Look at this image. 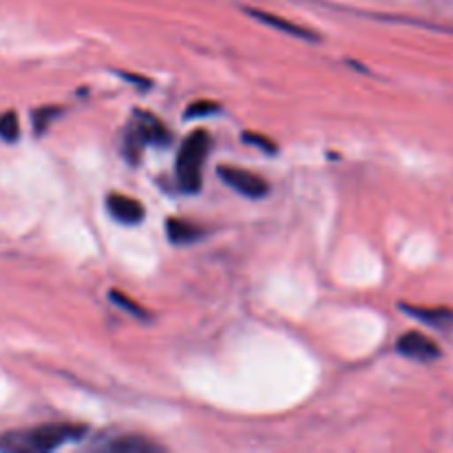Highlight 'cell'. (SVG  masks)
<instances>
[{
  "label": "cell",
  "mask_w": 453,
  "mask_h": 453,
  "mask_svg": "<svg viewBox=\"0 0 453 453\" xmlns=\"http://www.w3.org/2000/svg\"><path fill=\"white\" fill-rule=\"evenodd\" d=\"M215 111H219V104H212V102L202 100V102H197V104H193L186 109V118H199V115L215 113Z\"/></svg>",
  "instance_id": "obj_14"
},
{
  "label": "cell",
  "mask_w": 453,
  "mask_h": 453,
  "mask_svg": "<svg viewBox=\"0 0 453 453\" xmlns=\"http://www.w3.org/2000/svg\"><path fill=\"white\" fill-rule=\"evenodd\" d=\"M111 299H113L115 303L119 305V308L128 310V314H133V317H137V319H149V312H146V310L142 308V305L133 303V301L128 299V296L124 295V292H118V290H113V292H111Z\"/></svg>",
  "instance_id": "obj_13"
},
{
  "label": "cell",
  "mask_w": 453,
  "mask_h": 453,
  "mask_svg": "<svg viewBox=\"0 0 453 453\" xmlns=\"http://www.w3.org/2000/svg\"><path fill=\"white\" fill-rule=\"evenodd\" d=\"M211 137L206 131H195L186 137L177 155V181L186 193H197L202 188V166L206 159Z\"/></svg>",
  "instance_id": "obj_2"
},
{
  "label": "cell",
  "mask_w": 453,
  "mask_h": 453,
  "mask_svg": "<svg viewBox=\"0 0 453 453\" xmlns=\"http://www.w3.org/2000/svg\"><path fill=\"white\" fill-rule=\"evenodd\" d=\"M166 234L171 243H193L199 237H203V230L199 226L188 224L181 219H168L166 221Z\"/></svg>",
  "instance_id": "obj_9"
},
{
  "label": "cell",
  "mask_w": 453,
  "mask_h": 453,
  "mask_svg": "<svg viewBox=\"0 0 453 453\" xmlns=\"http://www.w3.org/2000/svg\"><path fill=\"white\" fill-rule=\"evenodd\" d=\"M106 206H109L111 215L118 221H122V224H140L146 215L142 202L122 193H111L106 197Z\"/></svg>",
  "instance_id": "obj_7"
},
{
  "label": "cell",
  "mask_w": 453,
  "mask_h": 453,
  "mask_svg": "<svg viewBox=\"0 0 453 453\" xmlns=\"http://www.w3.org/2000/svg\"><path fill=\"white\" fill-rule=\"evenodd\" d=\"M401 310L410 317L418 319L425 326L434 327V330L441 332H451L453 330V310L451 308H425V305H410L401 303Z\"/></svg>",
  "instance_id": "obj_6"
},
{
  "label": "cell",
  "mask_w": 453,
  "mask_h": 453,
  "mask_svg": "<svg viewBox=\"0 0 453 453\" xmlns=\"http://www.w3.org/2000/svg\"><path fill=\"white\" fill-rule=\"evenodd\" d=\"M111 453H157L162 451L155 442L146 441L144 436H122L109 445Z\"/></svg>",
  "instance_id": "obj_10"
},
{
  "label": "cell",
  "mask_w": 453,
  "mask_h": 453,
  "mask_svg": "<svg viewBox=\"0 0 453 453\" xmlns=\"http://www.w3.org/2000/svg\"><path fill=\"white\" fill-rule=\"evenodd\" d=\"M62 111L58 106H42V109L34 111V124H35V133H44L49 128V124L56 119V115H60Z\"/></svg>",
  "instance_id": "obj_12"
},
{
  "label": "cell",
  "mask_w": 453,
  "mask_h": 453,
  "mask_svg": "<svg viewBox=\"0 0 453 453\" xmlns=\"http://www.w3.org/2000/svg\"><path fill=\"white\" fill-rule=\"evenodd\" d=\"M18 133H20V124H18V115L13 111L0 115V137L4 142H16Z\"/></svg>",
  "instance_id": "obj_11"
},
{
  "label": "cell",
  "mask_w": 453,
  "mask_h": 453,
  "mask_svg": "<svg viewBox=\"0 0 453 453\" xmlns=\"http://www.w3.org/2000/svg\"><path fill=\"white\" fill-rule=\"evenodd\" d=\"M246 12L250 13L252 18H257L259 22H265V25H270V27H274V29L283 31V34H290V35H295V38H301V40H310V42L319 40L317 31H310V29H305V27L295 25V22L286 20V18L273 16V13L259 12V9H246Z\"/></svg>",
  "instance_id": "obj_8"
},
{
  "label": "cell",
  "mask_w": 453,
  "mask_h": 453,
  "mask_svg": "<svg viewBox=\"0 0 453 453\" xmlns=\"http://www.w3.org/2000/svg\"><path fill=\"white\" fill-rule=\"evenodd\" d=\"M217 171H219V177L230 186V188L246 195V197L259 199L268 195V188H270L268 181H265L264 177L255 175V173L243 171V168H234V166H219Z\"/></svg>",
  "instance_id": "obj_4"
},
{
  "label": "cell",
  "mask_w": 453,
  "mask_h": 453,
  "mask_svg": "<svg viewBox=\"0 0 453 453\" xmlns=\"http://www.w3.org/2000/svg\"><path fill=\"white\" fill-rule=\"evenodd\" d=\"M396 348L403 357L418 363H434L442 357L436 341L429 339L423 332H407V334H403L401 339H398Z\"/></svg>",
  "instance_id": "obj_5"
},
{
  "label": "cell",
  "mask_w": 453,
  "mask_h": 453,
  "mask_svg": "<svg viewBox=\"0 0 453 453\" xmlns=\"http://www.w3.org/2000/svg\"><path fill=\"white\" fill-rule=\"evenodd\" d=\"M87 429L82 425H71V423H51V425H40V427L27 429V432H13L4 434L0 438V449L7 451H53L58 447L66 445V442L80 441Z\"/></svg>",
  "instance_id": "obj_1"
},
{
  "label": "cell",
  "mask_w": 453,
  "mask_h": 453,
  "mask_svg": "<svg viewBox=\"0 0 453 453\" xmlns=\"http://www.w3.org/2000/svg\"><path fill=\"white\" fill-rule=\"evenodd\" d=\"M246 142H250V144H259V146H265V149L273 153L274 150V144L273 142H268L265 137H255V133H246Z\"/></svg>",
  "instance_id": "obj_15"
},
{
  "label": "cell",
  "mask_w": 453,
  "mask_h": 453,
  "mask_svg": "<svg viewBox=\"0 0 453 453\" xmlns=\"http://www.w3.org/2000/svg\"><path fill=\"white\" fill-rule=\"evenodd\" d=\"M144 144H155V146L171 144V131H168L166 124H164L159 118H155L153 113L137 111L131 128L127 131L124 153H127V157L131 159V162H135V159L140 157V150Z\"/></svg>",
  "instance_id": "obj_3"
}]
</instances>
